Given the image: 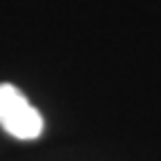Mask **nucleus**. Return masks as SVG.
Instances as JSON below:
<instances>
[{
    "label": "nucleus",
    "mask_w": 161,
    "mask_h": 161,
    "mask_svg": "<svg viewBox=\"0 0 161 161\" xmlns=\"http://www.w3.org/2000/svg\"><path fill=\"white\" fill-rule=\"evenodd\" d=\"M0 125L16 139H38L43 132V116L29 105L27 96L9 83H0Z\"/></svg>",
    "instance_id": "f257e3e1"
}]
</instances>
